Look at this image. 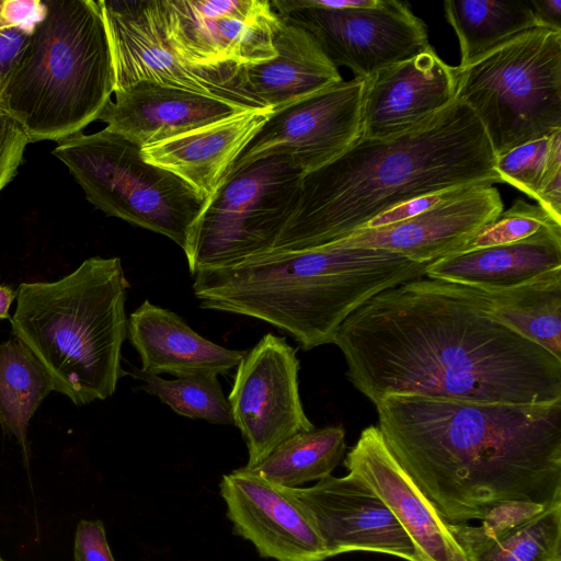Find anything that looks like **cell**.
<instances>
[{"mask_svg": "<svg viewBox=\"0 0 561 561\" xmlns=\"http://www.w3.org/2000/svg\"><path fill=\"white\" fill-rule=\"evenodd\" d=\"M332 344L374 404L388 396L561 402V359L497 321L474 287L423 276L388 288L351 313Z\"/></svg>", "mask_w": 561, "mask_h": 561, "instance_id": "obj_1", "label": "cell"}, {"mask_svg": "<svg viewBox=\"0 0 561 561\" xmlns=\"http://www.w3.org/2000/svg\"><path fill=\"white\" fill-rule=\"evenodd\" d=\"M375 407L389 450L446 523L482 520L506 502H561V402L388 396Z\"/></svg>", "mask_w": 561, "mask_h": 561, "instance_id": "obj_2", "label": "cell"}, {"mask_svg": "<svg viewBox=\"0 0 561 561\" xmlns=\"http://www.w3.org/2000/svg\"><path fill=\"white\" fill-rule=\"evenodd\" d=\"M499 182L483 127L456 100L405 134L360 137L336 159L305 174L297 206L272 251L322 247L408 199Z\"/></svg>", "mask_w": 561, "mask_h": 561, "instance_id": "obj_3", "label": "cell"}, {"mask_svg": "<svg viewBox=\"0 0 561 561\" xmlns=\"http://www.w3.org/2000/svg\"><path fill=\"white\" fill-rule=\"evenodd\" d=\"M428 264L333 243L271 251L193 275L199 307L267 322L311 348L332 344L340 325L382 290L425 276Z\"/></svg>", "mask_w": 561, "mask_h": 561, "instance_id": "obj_4", "label": "cell"}, {"mask_svg": "<svg viewBox=\"0 0 561 561\" xmlns=\"http://www.w3.org/2000/svg\"><path fill=\"white\" fill-rule=\"evenodd\" d=\"M119 257H89L55 282L23 283L11 325L50 378L54 391L83 405L111 397L127 337Z\"/></svg>", "mask_w": 561, "mask_h": 561, "instance_id": "obj_5", "label": "cell"}, {"mask_svg": "<svg viewBox=\"0 0 561 561\" xmlns=\"http://www.w3.org/2000/svg\"><path fill=\"white\" fill-rule=\"evenodd\" d=\"M2 92L0 108L30 142L80 133L111 100L116 79L104 16L94 0H44Z\"/></svg>", "mask_w": 561, "mask_h": 561, "instance_id": "obj_6", "label": "cell"}, {"mask_svg": "<svg viewBox=\"0 0 561 561\" xmlns=\"http://www.w3.org/2000/svg\"><path fill=\"white\" fill-rule=\"evenodd\" d=\"M457 68V100L495 157L561 130V31L534 27Z\"/></svg>", "mask_w": 561, "mask_h": 561, "instance_id": "obj_7", "label": "cell"}, {"mask_svg": "<svg viewBox=\"0 0 561 561\" xmlns=\"http://www.w3.org/2000/svg\"><path fill=\"white\" fill-rule=\"evenodd\" d=\"M140 150L105 127L57 141L53 154L95 208L162 234L184 251L207 199L178 175L145 161Z\"/></svg>", "mask_w": 561, "mask_h": 561, "instance_id": "obj_8", "label": "cell"}, {"mask_svg": "<svg viewBox=\"0 0 561 561\" xmlns=\"http://www.w3.org/2000/svg\"><path fill=\"white\" fill-rule=\"evenodd\" d=\"M304 175L285 154L229 175L192 227L184 250L191 275L272 251L297 206Z\"/></svg>", "mask_w": 561, "mask_h": 561, "instance_id": "obj_9", "label": "cell"}, {"mask_svg": "<svg viewBox=\"0 0 561 561\" xmlns=\"http://www.w3.org/2000/svg\"><path fill=\"white\" fill-rule=\"evenodd\" d=\"M271 2L284 20L311 34L336 68L346 67L363 80L431 46L426 24L402 1L376 0L354 9L308 7L300 0Z\"/></svg>", "mask_w": 561, "mask_h": 561, "instance_id": "obj_10", "label": "cell"}, {"mask_svg": "<svg viewBox=\"0 0 561 561\" xmlns=\"http://www.w3.org/2000/svg\"><path fill=\"white\" fill-rule=\"evenodd\" d=\"M167 42L187 66L222 69L275 56L282 18L268 0H157Z\"/></svg>", "mask_w": 561, "mask_h": 561, "instance_id": "obj_11", "label": "cell"}, {"mask_svg": "<svg viewBox=\"0 0 561 561\" xmlns=\"http://www.w3.org/2000/svg\"><path fill=\"white\" fill-rule=\"evenodd\" d=\"M299 366L296 350L273 333L238 364L227 398L248 448L244 468H255L286 439L314 428L299 396Z\"/></svg>", "mask_w": 561, "mask_h": 561, "instance_id": "obj_12", "label": "cell"}, {"mask_svg": "<svg viewBox=\"0 0 561 561\" xmlns=\"http://www.w3.org/2000/svg\"><path fill=\"white\" fill-rule=\"evenodd\" d=\"M364 88L360 78L343 80L271 112L228 176L273 156H288L305 174L333 161L362 137Z\"/></svg>", "mask_w": 561, "mask_h": 561, "instance_id": "obj_13", "label": "cell"}, {"mask_svg": "<svg viewBox=\"0 0 561 561\" xmlns=\"http://www.w3.org/2000/svg\"><path fill=\"white\" fill-rule=\"evenodd\" d=\"M219 492L233 531L250 541L260 557L276 561L330 558L310 511L291 488L242 467L222 476Z\"/></svg>", "mask_w": 561, "mask_h": 561, "instance_id": "obj_14", "label": "cell"}, {"mask_svg": "<svg viewBox=\"0 0 561 561\" xmlns=\"http://www.w3.org/2000/svg\"><path fill=\"white\" fill-rule=\"evenodd\" d=\"M98 1L112 49L115 90L148 81L232 101L222 88L220 69L193 68L175 55L167 42L157 0Z\"/></svg>", "mask_w": 561, "mask_h": 561, "instance_id": "obj_15", "label": "cell"}, {"mask_svg": "<svg viewBox=\"0 0 561 561\" xmlns=\"http://www.w3.org/2000/svg\"><path fill=\"white\" fill-rule=\"evenodd\" d=\"M310 511L330 557L352 551L419 561L405 530L359 479L332 474L308 488H291Z\"/></svg>", "mask_w": 561, "mask_h": 561, "instance_id": "obj_16", "label": "cell"}, {"mask_svg": "<svg viewBox=\"0 0 561 561\" xmlns=\"http://www.w3.org/2000/svg\"><path fill=\"white\" fill-rule=\"evenodd\" d=\"M458 68L433 49L378 70L365 80L362 138L405 134L457 100Z\"/></svg>", "mask_w": 561, "mask_h": 561, "instance_id": "obj_17", "label": "cell"}, {"mask_svg": "<svg viewBox=\"0 0 561 561\" xmlns=\"http://www.w3.org/2000/svg\"><path fill=\"white\" fill-rule=\"evenodd\" d=\"M503 208L495 186L474 185L413 218L377 229H358L332 243L386 250L415 263L430 264L462 251Z\"/></svg>", "mask_w": 561, "mask_h": 561, "instance_id": "obj_18", "label": "cell"}, {"mask_svg": "<svg viewBox=\"0 0 561 561\" xmlns=\"http://www.w3.org/2000/svg\"><path fill=\"white\" fill-rule=\"evenodd\" d=\"M344 466L389 508L411 539L419 561H454L458 543L447 523L396 460L378 426L362 431Z\"/></svg>", "mask_w": 561, "mask_h": 561, "instance_id": "obj_19", "label": "cell"}, {"mask_svg": "<svg viewBox=\"0 0 561 561\" xmlns=\"http://www.w3.org/2000/svg\"><path fill=\"white\" fill-rule=\"evenodd\" d=\"M274 48L270 60L231 67L226 87L234 101L274 112L343 81L313 36L283 18Z\"/></svg>", "mask_w": 561, "mask_h": 561, "instance_id": "obj_20", "label": "cell"}, {"mask_svg": "<svg viewBox=\"0 0 561 561\" xmlns=\"http://www.w3.org/2000/svg\"><path fill=\"white\" fill-rule=\"evenodd\" d=\"M99 121L140 149L250 110L242 104L148 81L115 90Z\"/></svg>", "mask_w": 561, "mask_h": 561, "instance_id": "obj_21", "label": "cell"}, {"mask_svg": "<svg viewBox=\"0 0 561 561\" xmlns=\"http://www.w3.org/2000/svg\"><path fill=\"white\" fill-rule=\"evenodd\" d=\"M250 108L141 148L145 161L178 175L205 199L224 183L250 140L271 114Z\"/></svg>", "mask_w": 561, "mask_h": 561, "instance_id": "obj_22", "label": "cell"}, {"mask_svg": "<svg viewBox=\"0 0 561 561\" xmlns=\"http://www.w3.org/2000/svg\"><path fill=\"white\" fill-rule=\"evenodd\" d=\"M127 337L139 354L140 370L153 375H225L247 353L207 340L176 313L148 299L129 314Z\"/></svg>", "mask_w": 561, "mask_h": 561, "instance_id": "obj_23", "label": "cell"}, {"mask_svg": "<svg viewBox=\"0 0 561 561\" xmlns=\"http://www.w3.org/2000/svg\"><path fill=\"white\" fill-rule=\"evenodd\" d=\"M561 271V231L461 251L430 263L425 276L483 290H506Z\"/></svg>", "mask_w": 561, "mask_h": 561, "instance_id": "obj_24", "label": "cell"}, {"mask_svg": "<svg viewBox=\"0 0 561 561\" xmlns=\"http://www.w3.org/2000/svg\"><path fill=\"white\" fill-rule=\"evenodd\" d=\"M447 526L469 561H561V502L501 531L468 524Z\"/></svg>", "mask_w": 561, "mask_h": 561, "instance_id": "obj_25", "label": "cell"}, {"mask_svg": "<svg viewBox=\"0 0 561 561\" xmlns=\"http://www.w3.org/2000/svg\"><path fill=\"white\" fill-rule=\"evenodd\" d=\"M478 290L497 321L561 359V271L512 289Z\"/></svg>", "mask_w": 561, "mask_h": 561, "instance_id": "obj_26", "label": "cell"}, {"mask_svg": "<svg viewBox=\"0 0 561 561\" xmlns=\"http://www.w3.org/2000/svg\"><path fill=\"white\" fill-rule=\"evenodd\" d=\"M444 13L466 67L513 37L538 27L529 2L496 0L445 1Z\"/></svg>", "mask_w": 561, "mask_h": 561, "instance_id": "obj_27", "label": "cell"}, {"mask_svg": "<svg viewBox=\"0 0 561 561\" xmlns=\"http://www.w3.org/2000/svg\"><path fill=\"white\" fill-rule=\"evenodd\" d=\"M345 449L343 426L314 427L289 437L259 466L249 470L278 485L299 488L331 474Z\"/></svg>", "mask_w": 561, "mask_h": 561, "instance_id": "obj_28", "label": "cell"}, {"mask_svg": "<svg viewBox=\"0 0 561 561\" xmlns=\"http://www.w3.org/2000/svg\"><path fill=\"white\" fill-rule=\"evenodd\" d=\"M46 370L16 336L0 343V424L25 446L30 420L53 391Z\"/></svg>", "mask_w": 561, "mask_h": 561, "instance_id": "obj_29", "label": "cell"}, {"mask_svg": "<svg viewBox=\"0 0 561 561\" xmlns=\"http://www.w3.org/2000/svg\"><path fill=\"white\" fill-rule=\"evenodd\" d=\"M131 375L141 381L140 389L160 399L176 414L213 424H233L228 398L216 375L196 374L164 379L135 368Z\"/></svg>", "mask_w": 561, "mask_h": 561, "instance_id": "obj_30", "label": "cell"}, {"mask_svg": "<svg viewBox=\"0 0 561 561\" xmlns=\"http://www.w3.org/2000/svg\"><path fill=\"white\" fill-rule=\"evenodd\" d=\"M561 170V130L495 157L501 182L536 199L545 179Z\"/></svg>", "mask_w": 561, "mask_h": 561, "instance_id": "obj_31", "label": "cell"}, {"mask_svg": "<svg viewBox=\"0 0 561 561\" xmlns=\"http://www.w3.org/2000/svg\"><path fill=\"white\" fill-rule=\"evenodd\" d=\"M548 231H561V222L538 204L519 198L483 227L462 251L515 243Z\"/></svg>", "mask_w": 561, "mask_h": 561, "instance_id": "obj_32", "label": "cell"}, {"mask_svg": "<svg viewBox=\"0 0 561 561\" xmlns=\"http://www.w3.org/2000/svg\"><path fill=\"white\" fill-rule=\"evenodd\" d=\"M28 144L21 125L0 108V193L15 176Z\"/></svg>", "mask_w": 561, "mask_h": 561, "instance_id": "obj_33", "label": "cell"}, {"mask_svg": "<svg viewBox=\"0 0 561 561\" xmlns=\"http://www.w3.org/2000/svg\"><path fill=\"white\" fill-rule=\"evenodd\" d=\"M472 186L474 185L451 188L408 199L374 217L360 229H377L408 220L446 201L459 196Z\"/></svg>", "mask_w": 561, "mask_h": 561, "instance_id": "obj_34", "label": "cell"}, {"mask_svg": "<svg viewBox=\"0 0 561 561\" xmlns=\"http://www.w3.org/2000/svg\"><path fill=\"white\" fill-rule=\"evenodd\" d=\"M75 561H115L103 523L100 519L79 522L73 548Z\"/></svg>", "mask_w": 561, "mask_h": 561, "instance_id": "obj_35", "label": "cell"}, {"mask_svg": "<svg viewBox=\"0 0 561 561\" xmlns=\"http://www.w3.org/2000/svg\"><path fill=\"white\" fill-rule=\"evenodd\" d=\"M546 506L531 502H506L494 506L482 519L485 531H501L516 526L539 514Z\"/></svg>", "mask_w": 561, "mask_h": 561, "instance_id": "obj_36", "label": "cell"}, {"mask_svg": "<svg viewBox=\"0 0 561 561\" xmlns=\"http://www.w3.org/2000/svg\"><path fill=\"white\" fill-rule=\"evenodd\" d=\"M30 33L21 28L0 32V101L16 58L25 46Z\"/></svg>", "mask_w": 561, "mask_h": 561, "instance_id": "obj_37", "label": "cell"}, {"mask_svg": "<svg viewBox=\"0 0 561 561\" xmlns=\"http://www.w3.org/2000/svg\"><path fill=\"white\" fill-rule=\"evenodd\" d=\"M538 27L561 31V1L533 0L529 2Z\"/></svg>", "mask_w": 561, "mask_h": 561, "instance_id": "obj_38", "label": "cell"}, {"mask_svg": "<svg viewBox=\"0 0 561 561\" xmlns=\"http://www.w3.org/2000/svg\"><path fill=\"white\" fill-rule=\"evenodd\" d=\"M308 7H318L327 9H354L370 7L376 0H300Z\"/></svg>", "mask_w": 561, "mask_h": 561, "instance_id": "obj_39", "label": "cell"}, {"mask_svg": "<svg viewBox=\"0 0 561 561\" xmlns=\"http://www.w3.org/2000/svg\"><path fill=\"white\" fill-rule=\"evenodd\" d=\"M16 298V293L8 287L0 285V320L10 318V307Z\"/></svg>", "mask_w": 561, "mask_h": 561, "instance_id": "obj_40", "label": "cell"}, {"mask_svg": "<svg viewBox=\"0 0 561 561\" xmlns=\"http://www.w3.org/2000/svg\"><path fill=\"white\" fill-rule=\"evenodd\" d=\"M453 558H454V561H469V560L466 558V556H465V553H463L462 549L459 547V545H458V547H457V548H455V549H454V551H453Z\"/></svg>", "mask_w": 561, "mask_h": 561, "instance_id": "obj_41", "label": "cell"}, {"mask_svg": "<svg viewBox=\"0 0 561 561\" xmlns=\"http://www.w3.org/2000/svg\"><path fill=\"white\" fill-rule=\"evenodd\" d=\"M9 30L7 28L3 18H2V0H0V32Z\"/></svg>", "mask_w": 561, "mask_h": 561, "instance_id": "obj_42", "label": "cell"}, {"mask_svg": "<svg viewBox=\"0 0 561 561\" xmlns=\"http://www.w3.org/2000/svg\"><path fill=\"white\" fill-rule=\"evenodd\" d=\"M0 561H4L1 556H0Z\"/></svg>", "mask_w": 561, "mask_h": 561, "instance_id": "obj_43", "label": "cell"}]
</instances>
